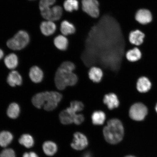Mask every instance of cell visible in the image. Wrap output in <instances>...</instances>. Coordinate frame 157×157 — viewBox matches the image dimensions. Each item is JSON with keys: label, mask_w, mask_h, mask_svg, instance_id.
Returning a JSON list of instances; mask_svg holds the SVG:
<instances>
[{"label": "cell", "mask_w": 157, "mask_h": 157, "mask_svg": "<svg viewBox=\"0 0 157 157\" xmlns=\"http://www.w3.org/2000/svg\"><path fill=\"white\" fill-rule=\"evenodd\" d=\"M29 40L30 38L28 33L25 31L21 30L8 40L7 45L11 50H21L28 44Z\"/></svg>", "instance_id": "277c9868"}, {"label": "cell", "mask_w": 157, "mask_h": 157, "mask_svg": "<svg viewBox=\"0 0 157 157\" xmlns=\"http://www.w3.org/2000/svg\"><path fill=\"white\" fill-rule=\"evenodd\" d=\"M124 157H137L133 155H127L125 156Z\"/></svg>", "instance_id": "e575fe53"}, {"label": "cell", "mask_w": 157, "mask_h": 157, "mask_svg": "<svg viewBox=\"0 0 157 157\" xmlns=\"http://www.w3.org/2000/svg\"><path fill=\"white\" fill-rule=\"evenodd\" d=\"M61 123L63 124L67 125L71 124L74 122V117L67 110H64L62 111L59 115Z\"/></svg>", "instance_id": "4316f807"}, {"label": "cell", "mask_w": 157, "mask_h": 157, "mask_svg": "<svg viewBox=\"0 0 157 157\" xmlns=\"http://www.w3.org/2000/svg\"><path fill=\"white\" fill-rule=\"evenodd\" d=\"M88 75L90 79L95 83H99L102 78L103 72L101 68L93 66L90 68Z\"/></svg>", "instance_id": "e0dca14e"}, {"label": "cell", "mask_w": 157, "mask_h": 157, "mask_svg": "<svg viewBox=\"0 0 157 157\" xmlns=\"http://www.w3.org/2000/svg\"><path fill=\"white\" fill-rule=\"evenodd\" d=\"M155 111L156 112V113H157V103L155 107Z\"/></svg>", "instance_id": "d590c367"}, {"label": "cell", "mask_w": 157, "mask_h": 157, "mask_svg": "<svg viewBox=\"0 0 157 157\" xmlns=\"http://www.w3.org/2000/svg\"><path fill=\"white\" fill-rule=\"evenodd\" d=\"M20 109L18 104L13 103L9 106L7 110V115L11 119H15L18 117Z\"/></svg>", "instance_id": "d4e9b609"}, {"label": "cell", "mask_w": 157, "mask_h": 157, "mask_svg": "<svg viewBox=\"0 0 157 157\" xmlns=\"http://www.w3.org/2000/svg\"><path fill=\"white\" fill-rule=\"evenodd\" d=\"M145 34L140 29H136L131 31L128 35V40L133 46H141L144 42Z\"/></svg>", "instance_id": "9c48e42d"}, {"label": "cell", "mask_w": 157, "mask_h": 157, "mask_svg": "<svg viewBox=\"0 0 157 157\" xmlns=\"http://www.w3.org/2000/svg\"><path fill=\"white\" fill-rule=\"evenodd\" d=\"M4 56V52L2 49H0V60H1L3 58Z\"/></svg>", "instance_id": "d6a6232c"}, {"label": "cell", "mask_w": 157, "mask_h": 157, "mask_svg": "<svg viewBox=\"0 0 157 157\" xmlns=\"http://www.w3.org/2000/svg\"><path fill=\"white\" fill-rule=\"evenodd\" d=\"M135 21L142 25H146L150 23L152 20L151 12L148 9H139L137 11L135 16Z\"/></svg>", "instance_id": "ba28073f"}, {"label": "cell", "mask_w": 157, "mask_h": 157, "mask_svg": "<svg viewBox=\"0 0 157 157\" xmlns=\"http://www.w3.org/2000/svg\"><path fill=\"white\" fill-rule=\"evenodd\" d=\"M40 29L41 32L45 36H50L56 32L57 26L54 21H44L41 23Z\"/></svg>", "instance_id": "8fae6325"}, {"label": "cell", "mask_w": 157, "mask_h": 157, "mask_svg": "<svg viewBox=\"0 0 157 157\" xmlns=\"http://www.w3.org/2000/svg\"><path fill=\"white\" fill-rule=\"evenodd\" d=\"M56 0H40L39 7L41 10L48 8L56 3Z\"/></svg>", "instance_id": "f1b7e54d"}, {"label": "cell", "mask_w": 157, "mask_h": 157, "mask_svg": "<svg viewBox=\"0 0 157 157\" xmlns=\"http://www.w3.org/2000/svg\"><path fill=\"white\" fill-rule=\"evenodd\" d=\"M142 53L140 49L136 47L128 50L125 54L126 59L131 62L138 61L142 58Z\"/></svg>", "instance_id": "5bb4252c"}, {"label": "cell", "mask_w": 157, "mask_h": 157, "mask_svg": "<svg viewBox=\"0 0 157 157\" xmlns=\"http://www.w3.org/2000/svg\"><path fill=\"white\" fill-rule=\"evenodd\" d=\"M99 6L98 0H82L80 3L82 11L94 18H97L99 16Z\"/></svg>", "instance_id": "5b68a950"}, {"label": "cell", "mask_w": 157, "mask_h": 157, "mask_svg": "<svg viewBox=\"0 0 157 157\" xmlns=\"http://www.w3.org/2000/svg\"><path fill=\"white\" fill-rule=\"evenodd\" d=\"M84 106L81 101H74L70 103V107L67 109V110L71 113L72 115L75 116L78 112L81 111L84 109Z\"/></svg>", "instance_id": "484cf974"}, {"label": "cell", "mask_w": 157, "mask_h": 157, "mask_svg": "<svg viewBox=\"0 0 157 157\" xmlns=\"http://www.w3.org/2000/svg\"><path fill=\"white\" fill-rule=\"evenodd\" d=\"M76 65L73 62L65 61L58 69L55 78V82L58 89L63 90L68 86H73L78 81L77 76L74 73Z\"/></svg>", "instance_id": "6da1fadb"}, {"label": "cell", "mask_w": 157, "mask_h": 157, "mask_svg": "<svg viewBox=\"0 0 157 157\" xmlns=\"http://www.w3.org/2000/svg\"><path fill=\"white\" fill-rule=\"evenodd\" d=\"M29 76L31 80L35 83H39L42 82L44 78V73L38 67L34 66L30 69Z\"/></svg>", "instance_id": "2e32d148"}, {"label": "cell", "mask_w": 157, "mask_h": 157, "mask_svg": "<svg viewBox=\"0 0 157 157\" xmlns=\"http://www.w3.org/2000/svg\"><path fill=\"white\" fill-rule=\"evenodd\" d=\"M58 146L56 143L47 141L44 143L43 149L45 154L49 156H53L58 151Z\"/></svg>", "instance_id": "44dd1931"}, {"label": "cell", "mask_w": 157, "mask_h": 157, "mask_svg": "<svg viewBox=\"0 0 157 157\" xmlns=\"http://www.w3.org/2000/svg\"><path fill=\"white\" fill-rule=\"evenodd\" d=\"M152 84L150 80L144 76L139 78L136 84L137 89L141 93H146L151 89Z\"/></svg>", "instance_id": "9a60e30c"}, {"label": "cell", "mask_w": 157, "mask_h": 157, "mask_svg": "<svg viewBox=\"0 0 157 157\" xmlns=\"http://www.w3.org/2000/svg\"><path fill=\"white\" fill-rule=\"evenodd\" d=\"M83 157H91V155L89 153H86L83 155Z\"/></svg>", "instance_id": "836d02e7"}, {"label": "cell", "mask_w": 157, "mask_h": 157, "mask_svg": "<svg viewBox=\"0 0 157 157\" xmlns=\"http://www.w3.org/2000/svg\"><path fill=\"white\" fill-rule=\"evenodd\" d=\"M4 62L6 66L9 69H14L17 67L18 65V58L16 55L13 53L10 54L6 57Z\"/></svg>", "instance_id": "7402d4cb"}, {"label": "cell", "mask_w": 157, "mask_h": 157, "mask_svg": "<svg viewBox=\"0 0 157 157\" xmlns=\"http://www.w3.org/2000/svg\"><path fill=\"white\" fill-rule=\"evenodd\" d=\"M84 117L83 115L81 114H77L74 119V123L77 125L81 124L84 121Z\"/></svg>", "instance_id": "4dcf8cb0"}, {"label": "cell", "mask_w": 157, "mask_h": 157, "mask_svg": "<svg viewBox=\"0 0 157 157\" xmlns=\"http://www.w3.org/2000/svg\"><path fill=\"white\" fill-rule=\"evenodd\" d=\"M23 157H39L38 155L34 152L25 153L23 155Z\"/></svg>", "instance_id": "1f68e13d"}, {"label": "cell", "mask_w": 157, "mask_h": 157, "mask_svg": "<svg viewBox=\"0 0 157 157\" xmlns=\"http://www.w3.org/2000/svg\"><path fill=\"white\" fill-rule=\"evenodd\" d=\"M103 102L110 110L118 107L119 105L117 96L114 93H109L105 95L104 98Z\"/></svg>", "instance_id": "4fadbf2b"}, {"label": "cell", "mask_w": 157, "mask_h": 157, "mask_svg": "<svg viewBox=\"0 0 157 157\" xmlns=\"http://www.w3.org/2000/svg\"><path fill=\"white\" fill-rule=\"evenodd\" d=\"M0 157H16L15 152L12 149H5L0 154Z\"/></svg>", "instance_id": "f546056e"}, {"label": "cell", "mask_w": 157, "mask_h": 157, "mask_svg": "<svg viewBox=\"0 0 157 157\" xmlns=\"http://www.w3.org/2000/svg\"><path fill=\"white\" fill-rule=\"evenodd\" d=\"M148 109L144 104L137 103L133 104L129 111V116L131 119L136 121L144 120L148 114Z\"/></svg>", "instance_id": "8992f818"}, {"label": "cell", "mask_w": 157, "mask_h": 157, "mask_svg": "<svg viewBox=\"0 0 157 157\" xmlns=\"http://www.w3.org/2000/svg\"><path fill=\"white\" fill-rule=\"evenodd\" d=\"M80 3L78 0H65L63 7L64 11L68 13H72L79 9Z\"/></svg>", "instance_id": "d6986e66"}, {"label": "cell", "mask_w": 157, "mask_h": 157, "mask_svg": "<svg viewBox=\"0 0 157 157\" xmlns=\"http://www.w3.org/2000/svg\"><path fill=\"white\" fill-rule=\"evenodd\" d=\"M62 96L56 91L43 92L37 94L33 97V105L38 109L44 108L47 111H52L56 109L62 100Z\"/></svg>", "instance_id": "3957f363"}, {"label": "cell", "mask_w": 157, "mask_h": 157, "mask_svg": "<svg viewBox=\"0 0 157 157\" xmlns=\"http://www.w3.org/2000/svg\"><path fill=\"white\" fill-rule=\"evenodd\" d=\"M59 30L60 34L67 37L74 34L76 29L73 23L66 20H64L60 23Z\"/></svg>", "instance_id": "30bf717a"}, {"label": "cell", "mask_w": 157, "mask_h": 157, "mask_svg": "<svg viewBox=\"0 0 157 157\" xmlns=\"http://www.w3.org/2000/svg\"><path fill=\"white\" fill-rule=\"evenodd\" d=\"M64 10L62 6L56 5L51 8V17L50 21H57L61 20L63 16Z\"/></svg>", "instance_id": "ffe728a7"}, {"label": "cell", "mask_w": 157, "mask_h": 157, "mask_svg": "<svg viewBox=\"0 0 157 157\" xmlns=\"http://www.w3.org/2000/svg\"><path fill=\"white\" fill-rule=\"evenodd\" d=\"M89 144V140L85 135L82 132H76L73 135L70 146L73 150L80 151L87 148Z\"/></svg>", "instance_id": "52a82bcc"}, {"label": "cell", "mask_w": 157, "mask_h": 157, "mask_svg": "<svg viewBox=\"0 0 157 157\" xmlns=\"http://www.w3.org/2000/svg\"><path fill=\"white\" fill-rule=\"evenodd\" d=\"M91 118L92 122L94 125H102L105 120V113L102 111H96L92 115Z\"/></svg>", "instance_id": "cb8c5ba5"}, {"label": "cell", "mask_w": 157, "mask_h": 157, "mask_svg": "<svg viewBox=\"0 0 157 157\" xmlns=\"http://www.w3.org/2000/svg\"><path fill=\"white\" fill-rule=\"evenodd\" d=\"M19 142L20 144L28 148L33 147L34 143L33 137L28 134L23 135L19 139Z\"/></svg>", "instance_id": "83f0119b"}, {"label": "cell", "mask_w": 157, "mask_h": 157, "mask_svg": "<svg viewBox=\"0 0 157 157\" xmlns=\"http://www.w3.org/2000/svg\"><path fill=\"white\" fill-rule=\"evenodd\" d=\"M7 82L11 87L20 86L22 83V78L18 72L13 71L10 72L7 78Z\"/></svg>", "instance_id": "ac0fdd59"}, {"label": "cell", "mask_w": 157, "mask_h": 157, "mask_svg": "<svg viewBox=\"0 0 157 157\" xmlns=\"http://www.w3.org/2000/svg\"><path fill=\"white\" fill-rule=\"evenodd\" d=\"M54 44L56 48L61 52H65L67 50L69 40L67 37L61 34H58L55 37Z\"/></svg>", "instance_id": "7c38bea8"}, {"label": "cell", "mask_w": 157, "mask_h": 157, "mask_svg": "<svg viewBox=\"0 0 157 157\" xmlns=\"http://www.w3.org/2000/svg\"><path fill=\"white\" fill-rule=\"evenodd\" d=\"M13 139L11 133L7 131H3L0 133V146L6 147L9 145Z\"/></svg>", "instance_id": "603a6c76"}, {"label": "cell", "mask_w": 157, "mask_h": 157, "mask_svg": "<svg viewBox=\"0 0 157 157\" xmlns=\"http://www.w3.org/2000/svg\"><path fill=\"white\" fill-rule=\"evenodd\" d=\"M103 135L105 142L108 144L115 145L123 140L124 136V129L123 124L119 120H110L104 127Z\"/></svg>", "instance_id": "7a4b0ae2"}]
</instances>
